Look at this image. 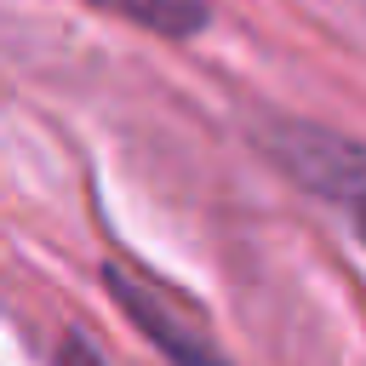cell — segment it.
Returning <instances> with one entry per match:
<instances>
[{
    "instance_id": "obj_1",
    "label": "cell",
    "mask_w": 366,
    "mask_h": 366,
    "mask_svg": "<svg viewBox=\"0 0 366 366\" xmlns=\"http://www.w3.org/2000/svg\"><path fill=\"white\" fill-rule=\"evenodd\" d=\"M309 177L349 212L355 234L366 240V154H355L349 143H320V160L309 166Z\"/></svg>"
}]
</instances>
